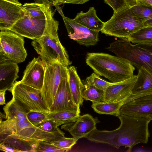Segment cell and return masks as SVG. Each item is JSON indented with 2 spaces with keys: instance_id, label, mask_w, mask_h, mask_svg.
I'll use <instances>...</instances> for the list:
<instances>
[{
  "instance_id": "obj_37",
  "label": "cell",
  "mask_w": 152,
  "mask_h": 152,
  "mask_svg": "<svg viewBox=\"0 0 152 152\" xmlns=\"http://www.w3.org/2000/svg\"><path fill=\"white\" fill-rule=\"evenodd\" d=\"M0 150L6 152H23L22 151L2 142L0 143Z\"/></svg>"
},
{
  "instance_id": "obj_27",
  "label": "cell",
  "mask_w": 152,
  "mask_h": 152,
  "mask_svg": "<svg viewBox=\"0 0 152 152\" xmlns=\"http://www.w3.org/2000/svg\"><path fill=\"white\" fill-rule=\"evenodd\" d=\"M127 39L134 44L152 43V26L142 28L131 34Z\"/></svg>"
},
{
  "instance_id": "obj_7",
  "label": "cell",
  "mask_w": 152,
  "mask_h": 152,
  "mask_svg": "<svg viewBox=\"0 0 152 152\" xmlns=\"http://www.w3.org/2000/svg\"><path fill=\"white\" fill-rule=\"evenodd\" d=\"M0 55L17 64L24 61L27 53L23 37L8 29L0 30Z\"/></svg>"
},
{
  "instance_id": "obj_25",
  "label": "cell",
  "mask_w": 152,
  "mask_h": 152,
  "mask_svg": "<svg viewBox=\"0 0 152 152\" xmlns=\"http://www.w3.org/2000/svg\"><path fill=\"white\" fill-rule=\"evenodd\" d=\"M3 109L6 119L10 118L20 121H28L27 118L28 113L20 107L12 98L6 104Z\"/></svg>"
},
{
  "instance_id": "obj_1",
  "label": "cell",
  "mask_w": 152,
  "mask_h": 152,
  "mask_svg": "<svg viewBox=\"0 0 152 152\" xmlns=\"http://www.w3.org/2000/svg\"><path fill=\"white\" fill-rule=\"evenodd\" d=\"M118 117L121 122L118 128L112 131L96 129L86 137L87 139L117 149L121 146L131 149L138 143L148 142L150 136L148 126L152 120L151 119L122 114Z\"/></svg>"
},
{
  "instance_id": "obj_17",
  "label": "cell",
  "mask_w": 152,
  "mask_h": 152,
  "mask_svg": "<svg viewBox=\"0 0 152 152\" xmlns=\"http://www.w3.org/2000/svg\"><path fill=\"white\" fill-rule=\"evenodd\" d=\"M137 77V75H134L128 79L108 87L104 92L101 101L116 102L129 96Z\"/></svg>"
},
{
  "instance_id": "obj_30",
  "label": "cell",
  "mask_w": 152,
  "mask_h": 152,
  "mask_svg": "<svg viewBox=\"0 0 152 152\" xmlns=\"http://www.w3.org/2000/svg\"><path fill=\"white\" fill-rule=\"evenodd\" d=\"M78 140L74 137L67 138L63 137L49 142L59 148L65 150L66 151H68L76 144Z\"/></svg>"
},
{
  "instance_id": "obj_32",
  "label": "cell",
  "mask_w": 152,
  "mask_h": 152,
  "mask_svg": "<svg viewBox=\"0 0 152 152\" xmlns=\"http://www.w3.org/2000/svg\"><path fill=\"white\" fill-rule=\"evenodd\" d=\"M87 77L96 88L104 91L110 86L118 83L108 82L101 78L94 72Z\"/></svg>"
},
{
  "instance_id": "obj_14",
  "label": "cell",
  "mask_w": 152,
  "mask_h": 152,
  "mask_svg": "<svg viewBox=\"0 0 152 152\" xmlns=\"http://www.w3.org/2000/svg\"><path fill=\"white\" fill-rule=\"evenodd\" d=\"M45 68L40 56L34 58L27 65L20 82L25 85L41 90Z\"/></svg>"
},
{
  "instance_id": "obj_11",
  "label": "cell",
  "mask_w": 152,
  "mask_h": 152,
  "mask_svg": "<svg viewBox=\"0 0 152 152\" xmlns=\"http://www.w3.org/2000/svg\"><path fill=\"white\" fill-rule=\"evenodd\" d=\"M120 115L145 118L152 120V93L137 98L121 106Z\"/></svg>"
},
{
  "instance_id": "obj_16",
  "label": "cell",
  "mask_w": 152,
  "mask_h": 152,
  "mask_svg": "<svg viewBox=\"0 0 152 152\" xmlns=\"http://www.w3.org/2000/svg\"><path fill=\"white\" fill-rule=\"evenodd\" d=\"M23 6L0 0V30L7 29L25 14Z\"/></svg>"
},
{
  "instance_id": "obj_5",
  "label": "cell",
  "mask_w": 152,
  "mask_h": 152,
  "mask_svg": "<svg viewBox=\"0 0 152 152\" xmlns=\"http://www.w3.org/2000/svg\"><path fill=\"white\" fill-rule=\"evenodd\" d=\"M131 7H127L113 12L111 18L104 22L102 33L127 39L132 33L145 27L144 19L133 13Z\"/></svg>"
},
{
  "instance_id": "obj_13",
  "label": "cell",
  "mask_w": 152,
  "mask_h": 152,
  "mask_svg": "<svg viewBox=\"0 0 152 152\" xmlns=\"http://www.w3.org/2000/svg\"><path fill=\"white\" fill-rule=\"evenodd\" d=\"M50 110V113L69 110L80 111V106H77L72 99L69 86L68 75L61 80L53 104Z\"/></svg>"
},
{
  "instance_id": "obj_35",
  "label": "cell",
  "mask_w": 152,
  "mask_h": 152,
  "mask_svg": "<svg viewBox=\"0 0 152 152\" xmlns=\"http://www.w3.org/2000/svg\"><path fill=\"white\" fill-rule=\"evenodd\" d=\"M39 128L47 132L54 133L61 131L55 123L50 120H47L38 126Z\"/></svg>"
},
{
  "instance_id": "obj_8",
  "label": "cell",
  "mask_w": 152,
  "mask_h": 152,
  "mask_svg": "<svg viewBox=\"0 0 152 152\" xmlns=\"http://www.w3.org/2000/svg\"><path fill=\"white\" fill-rule=\"evenodd\" d=\"M68 68L58 62L46 66L41 92L42 97L49 110L61 80L68 75Z\"/></svg>"
},
{
  "instance_id": "obj_24",
  "label": "cell",
  "mask_w": 152,
  "mask_h": 152,
  "mask_svg": "<svg viewBox=\"0 0 152 152\" xmlns=\"http://www.w3.org/2000/svg\"><path fill=\"white\" fill-rule=\"evenodd\" d=\"M80 111L75 110L50 113L47 114V119L52 121L58 127L61 125L75 121L80 115Z\"/></svg>"
},
{
  "instance_id": "obj_36",
  "label": "cell",
  "mask_w": 152,
  "mask_h": 152,
  "mask_svg": "<svg viewBox=\"0 0 152 152\" xmlns=\"http://www.w3.org/2000/svg\"><path fill=\"white\" fill-rule=\"evenodd\" d=\"M52 3V5L59 6L64 4H81L88 1L89 0H50Z\"/></svg>"
},
{
  "instance_id": "obj_20",
  "label": "cell",
  "mask_w": 152,
  "mask_h": 152,
  "mask_svg": "<svg viewBox=\"0 0 152 152\" xmlns=\"http://www.w3.org/2000/svg\"><path fill=\"white\" fill-rule=\"evenodd\" d=\"M69 86L72 99L78 106L82 105L83 84L79 77L75 67L72 66L67 68Z\"/></svg>"
},
{
  "instance_id": "obj_15",
  "label": "cell",
  "mask_w": 152,
  "mask_h": 152,
  "mask_svg": "<svg viewBox=\"0 0 152 152\" xmlns=\"http://www.w3.org/2000/svg\"><path fill=\"white\" fill-rule=\"evenodd\" d=\"M14 134L30 145L34 150L35 145L39 141L50 142L65 137V134L61 130L56 132L50 133L44 131L36 126L26 128Z\"/></svg>"
},
{
  "instance_id": "obj_39",
  "label": "cell",
  "mask_w": 152,
  "mask_h": 152,
  "mask_svg": "<svg viewBox=\"0 0 152 152\" xmlns=\"http://www.w3.org/2000/svg\"><path fill=\"white\" fill-rule=\"evenodd\" d=\"M6 90H0V104L3 105L5 104V95Z\"/></svg>"
},
{
  "instance_id": "obj_31",
  "label": "cell",
  "mask_w": 152,
  "mask_h": 152,
  "mask_svg": "<svg viewBox=\"0 0 152 152\" xmlns=\"http://www.w3.org/2000/svg\"><path fill=\"white\" fill-rule=\"evenodd\" d=\"M104 2L110 6L114 12L127 7H132L137 4L136 0H104Z\"/></svg>"
},
{
  "instance_id": "obj_42",
  "label": "cell",
  "mask_w": 152,
  "mask_h": 152,
  "mask_svg": "<svg viewBox=\"0 0 152 152\" xmlns=\"http://www.w3.org/2000/svg\"><path fill=\"white\" fill-rule=\"evenodd\" d=\"M15 0L16 1H18V0Z\"/></svg>"
},
{
  "instance_id": "obj_9",
  "label": "cell",
  "mask_w": 152,
  "mask_h": 152,
  "mask_svg": "<svg viewBox=\"0 0 152 152\" xmlns=\"http://www.w3.org/2000/svg\"><path fill=\"white\" fill-rule=\"evenodd\" d=\"M47 26L46 18H33L26 11L24 15L7 29L23 37L35 40L43 34Z\"/></svg>"
},
{
  "instance_id": "obj_2",
  "label": "cell",
  "mask_w": 152,
  "mask_h": 152,
  "mask_svg": "<svg viewBox=\"0 0 152 152\" xmlns=\"http://www.w3.org/2000/svg\"><path fill=\"white\" fill-rule=\"evenodd\" d=\"M44 13L47 21L46 28L42 36L32 42L31 45L45 66L58 62L68 67L72 62L58 38L59 22L54 18L51 7L46 8Z\"/></svg>"
},
{
  "instance_id": "obj_12",
  "label": "cell",
  "mask_w": 152,
  "mask_h": 152,
  "mask_svg": "<svg viewBox=\"0 0 152 152\" xmlns=\"http://www.w3.org/2000/svg\"><path fill=\"white\" fill-rule=\"evenodd\" d=\"M99 122L96 118L89 114L80 115L75 121L63 124L61 129L68 132L73 137L79 140L86 137L96 129Z\"/></svg>"
},
{
  "instance_id": "obj_40",
  "label": "cell",
  "mask_w": 152,
  "mask_h": 152,
  "mask_svg": "<svg viewBox=\"0 0 152 152\" xmlns=\"http://www.w3.org/2000/svg\"><path fill=\"white\" fill-rule=\"evenodd\" d=\"M34 2L36 3L43 4L46 6H51L52 2L50 0H34Z\"/></svg>"
},
{
  "instance_id": "obj_3",
  "label": "cell",
  "mask_w": 152,
  "mask_h": 152,
  "mask_svg": "<svg viewBox=\"0 0 152 152\" xmlns=\"http://www.w3.org/2000/svg\"><path fill=\"white\" fill-rule=\"evenodd\" d=\"M86 61L95 73L114 83L132 77L135 69L134 66L126 59L104 53H88Z\"/></svg>"
},
{
  "instance_id": "obj_18",
  "label": "cell",
  "mask_w": 152,
  "mask_h": 152,
  "mask_svg": "<svg viewBox=\"0 0 152 152\" xmlns=\"http://www.w3.org/2000/svg\"><path fill=\"white\" fill-rule=\"evenodd\" d=\"M17 64L0 55V90H8L19 77Z\"/></svg>"
},
{
  "instance_id": "obj_34",
  "label": "cell",
  "mask_w": 152,
  "mask_h": 152,
  "mask_svg": "<svg viewBox=\"0 0 152 152\" xmlns=\"http://www.w3.org/2000/svg\"><path fill=\"white\" fill-rule=\"evenodd\" d=\"M47 114L38 112H30L28 113L27 118L33 125L38 126L47 120Z\"/></svg>"
},
{
  "instance_id": "obj_4",
  "label": "cell",
  "mask_w": 152,
  "mask_h": 152,
  "mask_svg": "<svg viewBox=\"0 0 152 152\" xmlns=\"http://www.w3.org/2000/svg\"><path fill=\"white\" fill-rule=\"evenodd\" d=\"M106 49L128 61L138 70L143 67L152 75V43L133 45L127 39L121 38Z\"/></svg>"
},
{
  "instance_id": "obj_38",
  "label": "cell",
  "mask_w": 152,
  "mask_h": 152,
  "mask_svg": "<svg viewBox=\"0 0 152 152\" xmlns=\"http://www.w3.org/2000/svg\"><path fill=\"white\" fill-rule=\"evenodd\" d=\"M137 4L146 6H152V0H136Z\"/></svg>"
},
{
  "instance_id": "obj_23",
  "label": "cell",
  "mask_w": 152,
  "mask_h": 152,
  "mask_svg": "<svg viewBox=\"0 0 152 152\" xmlns=\"http://www.w3.org/2000/svg\"><path fill=\"white\" fill-rule=\"evenodd\" d=\"M130 96L121 100L116 102L101 101L92 103L91 107L98 113L118 117L120 115V110L121 106L125 103L131 100Z\"/></svg>"
},
{
  "instance_id": "obj_6",
  "label": "cell",
  "mask_w": 152,
  "mask_h": 152,
  "mask_svg": "<svg viewBox=\"0 0 152 152\" xmlns=\"http://www.w3.org/2000/svg\"><path fill=\"white\" fill-rule=\"evenodd\" d=\"M8 91L11 93L14 100L26 112L50 113L42 97L41 90L25 85L20 81L15 82Z\"/></svg>"
},
{
  "instance_id": "obj_21",
  "label": "cell",
  "mask_w": 152,
  "mask_h": 152,
  "mask_svg": "<svg viewBox=\"0 0 152 152\" xmlns=\"http://www.w3.org/2000/svg\"><path fill=\"white\" fill-rule=\"evenodd\" d=\"M73 20L90 30L99 32L101 31L104 23L98 17L96 11L94 7H90L86 12L80 11Z\"/></svg>"
},
{
  "instance_id": "obj_26",
  "label": "cell",
  "mask_w": 152,
  "mask_h": 152,
  "mask_svg": "<svg viewBox=\"0 0 152 152\" xmlns=\"http://www.w3.org/2000/svg\"><path fill=\"white\" fill-rule=\"evenodd\" d=\"M83 84V96L84 100L92 103L101 101L104 91L96 88L87 77L82 82Z\"/></svg>"
},
{
  "instance_id": "obj_33",
  "label": "cell",
  "mask_w": 152,
  "mask_h": 152,
  "mask_svg": "<svg viewBox=\"0 0 152 152\" xmlns=\"http://www.w3.org/2000/svg\"><path fill=\"white\" fill-rule=\"evenodd\" d=\"M35 152H66L65 150L59 148L50 142L39 141L34 147Z\"/></svg>"
},
{
  "instance_id": "obj_19",
  "label": "cell",
  "mask_w": 152,
  "mask_h": 152,
  "mask_svg": "<svg viewBox=\"0 0 152 152\" xmlns=\"http://www.w3.org/2000/svg\"><path fill=\"white\" fill-rule=\"evenodd\" d=\"M131 94L138 97L152 93V75L143 67L138 70Z\"/></svg>"
},
{
  "instance_id": "obj_29",
  "label": "cell",
  "mask_w": 152,
  "mask_h": 152,
  "mask_svg": "<svg viewBox=\"0 0 152 152\" xmlns=\"http://www.w3.org/2000/svg\"><path fill=\"white\" fill-rule=\"evenodd\" d=\"M28 15L33 18L45 17V10L51 6H46L34 3H26L23 5Z\"/></svg>"
},
{
  "instance_id": "obj_28",
  "label": "cell",
  "mask_w": 152,
  "mask_h": 152,
  "mask_svg": "<svg viewBox=\"0 0 152 152\" xmlns=\"http://www.w3.org/2000/svg\"><path fill=\"white\" fill-rule=\"evenodd\" d=\"M130 9L135 14L144 19L145 27L152 26V6L136 4Z\"/></svg>"
},
{
  "instance_id": "obj_10",
  "label": "cell",
  "mask_w": 152,
  "mask_h": 152,
  "mask_svg": "<svg viewBox=\"0 0 152 152\" xmlns=\"http://www.w3.org/2000/svg\"><path fill=\"white\" fill-rule=\"evenodd\" d=\"M56 10L62 17L70 39L86 47L97 44L99 40V31L90 30L77 23L73 19L65 17L61 7H58Z\"/></svg>"
},
{
  "instance_id": "obj_41",
  "label": "cell",
  "mask_w": 152,
  "mask_h": 152,
  "mask_svg": "<svg viewBox=\"0 0 152 152\" xmlns=\"http://www.w3.org/2000/svg\"><path fill=\"white\" fill-rule=\"evenodd\" d=\"M4 0L7 2H8L10 3H13L14 4H18L19 5H22L21 4L20 2H19L18 1H17L15 0Z\"/></svg>"
},
{
  "instance_id": "obj_22",
  "label": "cell",
  "mask_w": 152,
  "mask_h": 152,
  "mask_svg": "<svg viewBox=\"0 0 152 152\" xmlns=\"http://www.w3.org/2000/svg\"><path fill=\"white\" fill-rule=\"evenodd\" d=\"M35 126L28 121L10 118L3 121L0 120V142L10 135L17 134L26 128Z\"/></svg>"
}]
</instances>
